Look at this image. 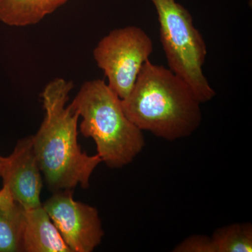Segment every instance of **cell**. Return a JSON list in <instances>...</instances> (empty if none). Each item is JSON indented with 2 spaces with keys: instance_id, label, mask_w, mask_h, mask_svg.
I'll return each mask as SVG.
<instances>
[{
  "instance_id": "11",
  "label": "cell",
  "mask_w": 252,
  "mask_h": 252,
  "mask_svg": "<svg viewBox=\"0 0 252 252\" xmlns=\"http://www.w3.org/2000/svg\"><path fill=\"white\" fill-rule=\"evenodd\" d=\"M216 252H252V225L235 223L218 228L212 236Z\"/></svg>"
},
{
  "instance_id": "9",
  "label": "cell",
  "mask_w": 252,
  "mask_h": 252,
  "mask_svg": "<svg viewBox=\"0 0 252 252\" xmlns=\"http://www.w3.org/2000/svg\"><path fill=\"white\" fill-rule=\"evenodd\" d=\"M68 0H0V21L13 27L40 22Z\"/></svg>"
},
{
  "instance_id": "12",
  "label": "cell",
  "mask_w": 252,
  "mask_h": 252,
  "mask_svg": "<svg viewBox=\"0 0 252 252\" xmlns=\"http://www.w3.org/2000/svg\"><path fill=\"white\" fill-rule=\"evenodd\" d=\"M175 252H216L212 237L193 235L174 249Z\"/></svg>"
},
{
  "instance_id": "1",
  "label": "cell",
  "mask_w": 252,
  "mask_h": 252,
  "mask_svg": "<svg viewBox=\"0 0 252 252\" xmlns=\"http://www.w3.org/2000/svg\"><path fill=\"white\" fill-rule=\"evenodd\" d=\"M74 87L72 81L57 78L41 93L45 117L35 135L33 149L41 172L51 190L88 189L91 175L102 162L89 156L78 144L79 113L66 105Z\"/></svg>"
},
{
  "instance_id": "13",
  "label": "cell",
  "mask_w": 252,
  "mask_h": 252,
  "mask_svg": "<svg viewBox=\"0 0 252 252\" xmlns=\"http://www.w3.org/2000/svg\"><path fill=\"white\" fill-rule=\"evenodd\" d=\"M14 200L10 195L9 190L3 187V188L0 190V205H6V204L14 203Z\"/></svg>"
},
{
  "instance_id": "8",
  "label": "cell",
  "mask_w": 252,
  "mask_h": 252,
  "mask_svg": "<svg viewBox=\"0 0 252 252\" xmlns=\"http://www.w3.org/2000/svg\"><path fill=\"white\" fill-rule=\"evenodd\" d=\"M23 252H72L42 205L24 210Z\"/></svg>"
},
{
  "instance_id": "3",
  "label": "cell",
  "mask_w": 252,
  "mask_h": 252,
  "mask_svg": "<svg viewBox=\"0 0 252 252\" xmlns=\"http://www.w3.org/2000/svg\"><path fill=\"white\" fill-rule=\"evenodd\" d=\"M71 105L82 117L81 134L94 140L97 154L107 167L126 166L142 152V131L126 115L122 99L105 81H86Z\"/></svg>"
},
{
  "instance_id": "2",
  "label": "cell",
  "mask_w": 252,
  "mask_h": 252,
  "mask_svg": "<svg viewBox=\"0 0 252 252\" xmlns=\"http://www.w3.org/2000/svg\"><path fill=\"white\" fill-rule=\"evenodd\" d=\"M122 102L126 115L137 127L164 140L189 137L201 124V103L190 86L149 60Z\"/></svg>"
},
{
  "instance_id": "5",
  "label": "cell",
  "mask_w": 252,
  "mask_h": 252,
  "mask_svg": "<svg viewBox=\"0 0 252 252\" xmlns=\"http://www.w3.org/2000/svg\"><path fill=\"white\" fill-rule=\"evenodd\" d=\"M154 46L150 36L137 26L113 30L94 48L97 66L108 79L109 87L119 98L127 97Z\"/></svg>"
},
{
  "instance_id": "4",
  "label": "cell",
  "mask_w": 252,
  "mask_h": 252,
  "mask_svg": "<svg viewBox=\"0 0 252 252\" xmlns=\"http://www.w3.org/2000/svg\"><path fill=\"white\" fill-rule=\"evenodd\" d=\"M158 14L160 41L169 69L190 86L200 103L211 100L216 92L203 71L207 54L203 36L193 17L176 0H151Z\"/></svg>"
},
{
  "instance_id": "7",
  "label": "cell",
  "mask_w": 252,
  "mask_h": 252,
  "mask_svg": "<svg viewBox=\"0 0 252 252\" xmlns=\"http://www.w3.org/2000/svg\"><path fill=\"white\" fill-rule=\"evenodd\" d=\"M34 149L32 136L18 141L11 155L3 157L1 175L3 187L15 203L25 210L41 206L43 182Z\"/></svg>"
},
{
  "instance_id": "10",
  "label": "cell",
  "mask_w": 252,
  "mask_h": 252,
  "mask_svg": "<svg viewBox=\"0 0 252 252\" xmlns=\"http://www.w3.org/2000/svg\"><path fill=\"white\" fill-rule=\"evenodd\" d=\"M24 209L18 203L0 205V252H23Z\"/></svg>"
},
{
  "instance_id": "6",
  "label": "cell",
  "mask_w": 252,
  "mask_h": 252,
  "mask_svg": "<svg viewBox=\"0 0 252 252\" xmlns=\"http://www.w3.org/2000/svg\"><path fill=\"white\" fill-rule=\"evenodd\" d=\"M42 206L72 252H91L101 243L104 230L98 211L74 200L71 189L54 194Z\"/></svg>"
},
{
  "instance_id": "14",
  "label": "cell",
  "mask_w": 252,
  "mask_h": 252,
  "mask_svg": "<svg viewBox=\"0 0 252 252\" xmlns=\"http://www.w3.org/2000/svg\"><path fill=\"white\" fill-rule=\"evenodd\" d=\"M2 157H0V175H1V170H2Z\"/></svg>"
}]
</instances>
